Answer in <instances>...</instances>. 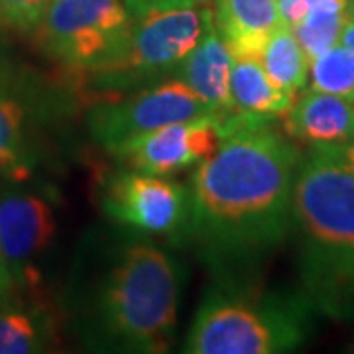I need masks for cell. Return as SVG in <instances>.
Segmentation results:
<instances>
[{
  "mask_svg": "<svg viewBox=\"0 0 354 354\" xmlns=\"http://www.w3.org/2000/svg\"><path fill=\"white\" fill-rule=\"evenodd\" d=\"M221 144L193 174L189 227L213 252L244 254L278 244L291 225L301 158L268 118L227 114Z\"/></svg>",
  "mask_w": 354,
  "mask_h": 354,
  "instance_id": "6da1fadb",
  "label": "cell"
},
{
  "mask_svg": "<svg viewBox=\"0 0 354 354\" xmlns=\"http://www.w3.org/2000/svg\"><path fill=\"white\" fill-rule=\"evenodd\" d=\"M311 88L337 95L342 99H354V51L337 44L309 64Z\"/></svg>",
  "mask_w": 354,
  "mask_h": 354,
  "instance_id": "ac0fdd59",
  "label": "cell"
},
{
  "mask_svg": "<svg viewBox=\"0 0 354 354\" xmlns=\"http://www.w3.org/2000/svg\"><path fill=\"white\" fill-rule=\"evenodd\" d=\"M291 221L304 241L309 299L327 315L354 319V176L321 148L297 167Z\"/></svg>",
  "mask_w": 354,
  "mask_h": 354,
  "instance_id": "7a4b0ae2",
  "label": "cell"
},
{
  "mask_svg": "<svg viewBox=\"0 0 354 354\" xmlns=\"http://www.w3.org/2000/svg\"><path fill=\"white\" fill-rule=\"evenodd\" d=\"M260 62L270 81L291 99H295L307 85L309 59L290 26L281 24L270 36Z\"/></svg>",
  "mask_w": 354,
  "mask_h": 354,
  "instance_id": "e0dca14e",
  "label": "cell"
},
{
  "mask_svg": "<svg viewBox=\"0 0 354 354\" xmlns=\"http://www.w3.org/2000/svg\"><path fill=\"white\" fill-rule=\"evenodd\" d=\"M339 44L344 46V48H348L351 51H354V18H351V16H346V18H344V24H342Z\"/></svg>",
  "mask_w": 354,
  "mask_h": 354,
  "instance_id": "cb8c5ba5",
  "label": "cell"
},
{
  "mask_svg": "<svg viewBox=\"0 0 354 354\" xmlns=\"http://www.w3.org/2000/svg\"><path fill=\"white\" fill-rule=\"evenodd\" d=\"M333 156L339 164H342L354 176V140L344 142V144H335V146H315Z\"/></svg>",
  "mask_w": 354,
  "mask_h": 354,
  "instance_id": "7402d4cb",
  "label": "cell"
},
{
  "mask_svg": "<svg viewBox=\"0 0 354 354\" xmlns=\"http://www.w3.org/2000/svg\"><path fill=\"white\" fill-rule=\"evenodd\" d=\"M351 102H353V106H354V99H353V101H351Z\"/></svg>",
  "mask_w": 354,
  "mask_h": 354,
  "instance_id": "4316f807",
  "label": "cell"
},
{
  "mask_svg": "<svg viewBox=\"0 0 354 354\" xmlns=\"http://www.w3.org/2000/svg\"><path fill=\"white\" fill-rule=\"evenodd\" d=\"M102 205L118 223L150 234H174L191 215L189 193L179 183L136 169L114 177Z\"/></svg>",
  "mask_w": 354,
  "mask_h": 354,
  "instance_id": "9c48e42d",
  "label": "cell"
},
{
  "mask_svg": "<svg viewBox=\"0 0 354 354\" xmlns=\"http://www.w3.org/2000/svg\"><path fill=\"white\" fill-rule=\"evenodd\" d=\"M134 20L127 0H51L34 34L53 59L93 73L122 48Z\"/></svg>",
  "mask_w": 354,
  "mask_h": 354,
  "instance_id": "277c9868",
  "label": "cell"
},
{
  "mask_svg": "<svg viewBox=\"0 0 354 354\" xmlns=\"http://www.w3.org/2000/svg\"><path fill=\"white\" fill-rule=\"evenodd\" d=\"M57 232L53 203L36 191L0 189V252L16 290L38 288L36 258Z\"/></svg>",
  "mask_w": 354,
  "mask_h": 354,
  "instance_id": "ba28073f",
  "label": "cell"
},
{
  "mask_svg": "<svg viewBox=\"0 0 354 354\" xmlns=\"http://www.w3.org/2000/svg\"><path fill=\"white\" fill-rule=\"evenodd\" d=\"M16 286H14V279L8 272V268L4 264V258H2V252H0V304L8 301L16 297Z\"/></svg>",
  "mask_w": 354,
  "mask_h": 354,
  "instance_id": "603a6c76",
  "label": "cell"
},
{
  "mask_svg": "<svg viewBox=\"0 0 354 354\" xmlns=\"http://www.w3.org/2000/svg\"><path fill=\"white\" fill-rule=\"evenodd\" d=\"M10 28H12V26L8 22V18H6V14H4V8H2V2H0V36H4Z\"/></svg>",
  "mask_w": 354,
  "mask_h": 354,
  "instance_id": "d4e9b609",
  "label": "cell"
},
{
  "mask_svg": "<svg viewBox=\"0 0 354 354\" xmlns=\"http://www.w3.org/2000/svg\"><path fill=\"white\" fill-rule=\"evenodd\" d=\"M218 144V118H197L140 134L116 148L113 153L136 171L174 176L189 165L201 164L211 158Z\"/></svg>",
  "mask_w": 354,
  "mask_h": 354,
  "instance_id": "30bf717a",
  "label": "cell"
},
{
  "mask_svg": "<svg viewBox=\"0 0 354 354\" xmlns=\"http://www.w3.org/2000/svg\"><path fill=\"white\" fill-rule=\"evenodd\" d=\"M283 130L293 140L313 146H335L354 140V106L337 95L307 91L281 114Z\"/></svg>",
  "mask_w": 354,
  "mask_h": 354,
  "instance_id": "7c38bea8",
  "label": "cell"
},
{
  "mask_svg": "<svg viewBox=\"0 0 354 354\" xmlns=\"http://www.w3.org/2000/svg\"><path fill=\"white\" fill-rule=\"evenodd\" d=\"M101 319L114 341L134 353H167L176 339L177 274L152 244H132L106 276Z\"/></svg>",
  "mask_w": 354,
  "mask_h": 354,
  "instance_id": "3957f363",
  "label": "cell"
},
{
  "mask_svg": "<svg viewBox=\"0 0 354 354\" xmlns=\"http://www.w3.org/2000/svg\"><path fill=\"white\" fill-rule=\"evenodd\" d=\"M197 118H218V114L189 85L169 79L127 101L99 104L88 116V128L101 146L114 152L140 134Z\"/></svg>",
  "mask_w": 354,
  "mask_h": 354,
  "instance_id": "52a82bcc",
  "label": "cell"
},
{
  "mask_svg": "<svg viewBox=\"0 0 354 354\" xmlns=\"http://www.w3.org/2000/svg\"><path fill=\"white\" fill-rule=\"evenodd\" d=\"M346 16L354 18V0H348V4H346Z\"/></svg>",
  "mask_w": 354,
  "mask_h": 354,
  "instance_id": "484cf974",
  "label": "cell"
},
{
  "mask_svg": "<svg viewBox=\"0 0 354 354\" xmlns=\"http://www.w3.org/2000/svg\"><path fill=\"white\" fill-rule=\"evenodd\" d=\"M136 18L150 10H169V8H183V6H203L209 0H127Z\"/></svg>",
  "mask_w": 354,
  "mask_h": 354,
  "instance_id": "ffe728a7",
  "label": "cell"
},
{
  "mask_svg": "<svg viewBox=\"0 0 354 354\" xmlns=\"http://www.w3.org/2000/svg\"><path fill=\"white\" fill-rule=\"evenodd\" d=\"M39 104L34 88L6 62H0V176L22 181L38 162Z\"/></svg>",
  "mask_w": 354,
  "mask_h": 354,
  "instance_id": "8fae6325",
  "label": "cell"
},
{
  "mask_svg": "<svg viewBox=\"0 0 354 354\" xmlns=\"http://www.w3.org/2000/svg\"><path fill=\"white\" fill-rule=\"evenodd\" d=\"M291 102L293 99L270 81L260 59H234L230 73V113L270 118L281 116L290 109Z\"/></svg>",
  "mask_w": 354,
  "mask_h": 354,
  "instance_id": "9a60e30c",
  "label": "cell"
},
{
  "mask_svg": "<svg viewBox=\"0 0 354 354\" xmlns=\"http://www.w3.org/2000/svg\"><path fill=\"white\" fill-rule=\"evenodd\" d=\"M301 333L288 313L264 315L239 301H209L191 325L185 353L272 354L297 344Z\"/></svg>",
  "mask_w": 354,
  "mask_h": 354,
  "instance_id": "8992f818",
  "label": "cell"
},
{
  "mask_svg": "<svg viewBox=\"0 0 354 354\" xmlns=\"http://www.w3.org/2000/svg\"><path fill=\"white\" fill-rule=\"evenodd\" d=\"M0 2L12 28L20 32H34L51 0H0Z\"/></svg>",
  "mask_w": 354,
  "mask_h": 354,
  "instance_id": "d6986e66",
  "label": "cell"
},
{
  "mask_svg": "<svg viewBox=\"0 0 354 354\" xmlns=\"http://www.w3.org/2000/svg\"><path fill=\"white\" fill-rule=\"evenodd\" d=\"M215 26L209 4L150 10L134 20L122 48L93 73L102 77H144L176 69Z\"/></svg>",
  "mask_w": 354,
  "mask_h": 354,
  "instance_id": "5b68a950",
  "label": "cell"
},
{
  "mask_svg": "<svg viewBox=\"0 0 354 354\" xmlns=\"http://www.w3.org/2000/svg\"><path fill=\"white\" fill-rule=\"evenodd\" d=\"M234 57L213 26L177 64L176 75L221 116L230 114V73Z\"/></svg>",
  "mask_w": 354,
  "mask_h": 354,
  "instance_id": "5bb4252c",
  "label": "cell"
},
{
  "mask_svg": "<svg viewBox=\"0 0 354 354\" xmlns=\"http://www.w3.org/2000/svg\"><path fill=\"white\" fill-rule=\"evenodd\" d=\"M215 28L234 59H260L281 22L278 0H215Z\"/></svg>",
  "mask_w": 354,
  "mask_h": 354,
  "instance_id": "4fadbf2b",
  "label": "cell"
},
{
  "mask_svg": "<svg viewBox=\"0 0 354 354\" xmlns=\"http://www.w3.org/2000/svg\"><path fill=\"white\" fill-rule=\"evenodd\" d=\"M53 341V319L41 305L8 299L0 304V354L46 353Z\"/></svg>",
  "mask_w": 354,
  "mask_h": 354,
  "instance_id": "2e32d148",
  "label": "cell"
},
{
  "mask_svg": "<svg viewBox=\"0 0 354 354\" xmlns=\"http://www.w3.org/2000/svg\"><path fill=\"white\" fill-rule=\"evenodd\" d=\"M281 22L295 28L309 14V0H278Z\"/></svg>",
  "mask_w": 354,
  "mask_h": 354,
  "instance_id": "44dd1931",
  "label": "cell"
}]
</instances>
